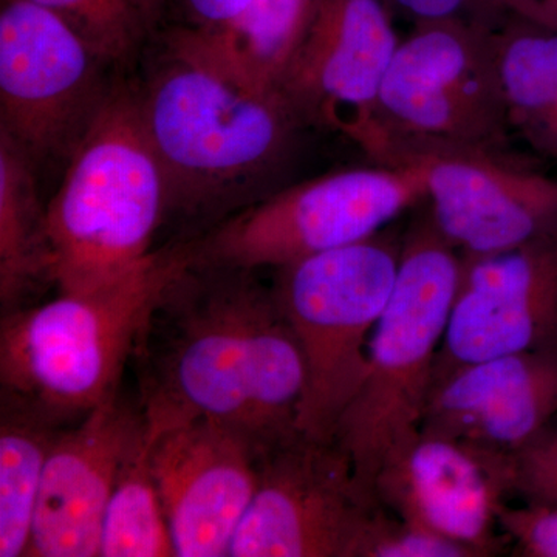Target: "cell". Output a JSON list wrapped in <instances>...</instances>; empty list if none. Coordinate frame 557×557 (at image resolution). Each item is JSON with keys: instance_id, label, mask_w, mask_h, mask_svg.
<instances>
[{"instance_id": "1", "label": "cell", "mask_w": 557, "mask_h": 557, "mask_svg": "<svg viewBox=\"0 0 557 557\" xmlns=\"http://www.w3.org/2000/svg\"><path fill=\"white\" fill-rule=\"evenodd\" d=\"M135 358L150 431L211 420L262 449L299 432L302 348L273 288L255 271L193 260L161 298Z\"/></svg>"}, {"instance_id": "2", "label": "cell", "mask_w": 557, "mask_h": 557, "mask_svg": "<svg viewBox=\"0 0 557 557\" xmlns=\"http://www.w3.org/2000/svg\"><path fill=\"white\" fill-rule=\"evenodd\" d=\"M168 47L138 94L168 211L214 214L270 196L306 121L281 90L252 89L182 44Z\"/></svg>"}, {"instance_id": "3", "label": "cell", "mask_w": 557, "mask_h": 557, "mask_svg": "<svg viewBox=\"0 0 557 557\" xmlns=\"http://www.w3.org/2000/svg\"><path fill=\"white\" fill-rule=\"evenodd\" d=\"M190 263L189 244L160 249L106 287L2 314V391L61 423L116 397L153 311Z\"/></svg>"}, {"instance_id": "4", "label": "cell", "mask_w": 557, "mask_h": 557, "mask_svg": "<svg viewBox=\"0 0 557 557\" xmlns=\"http://www.w3.org/2000/svg\"><path fill=\"white\" fill-rule=\"evenodd\" d=\"M166 212V183L138 94L110 89L46 209L51 281L78 295L126 276L149 258Z\"/></svg>"}, {"instance_id": "5", "label": "cell", "mask_w": 557, "mask_h": 557, "mask_svg": "<svg viewBox=\"0 0 557 557\" xmlns=\"http://www.w3.org/2000/svg\"><path fill=\"white\" fill-rule=\"evenodd\" d=\"M463 270V256L429 209L403 234L397 281L373 330L368 370L333 442L373 493L384 458L423 424L435 362Z\"/></svg>"}, {"instance_id": "6", "label": "cell", "mask_w": 557, "mask_h": 557, "mask_svg": "<svg viewBox=\"0 0 557 557\" xmlns=\"http://www.w3.org/2000/svg\"><path fill=\"white\" fill-rule=\"evenodd\" d=\"M497 27L474 20L417 22L399 40L376 102L366 152L386 164L399 150H511Z\"/></svg>"}, {"instance_id": "7", "label": "cell", "mask_w": 557, "mask_h": 557, "mask_svg": "<svg viewBox=\"0 0 557 557\" xmlns=\"http://www.w3.org/2000/svg\"><path fill=\"white\" fill-rule=\"evenodd\" d=\"M401 248L403 236L386 228L276 270L271 288L306 361L300 434L333 442L364 380L370 339L397 281Z\"/></svg>"}, {"instance_id": "8", "label": "cell", "mask_w": 557, "mask_h": 557, "mask_svg": "<svg viewBox=\"0 0 557 557\" xmlns=\"http://www.w3.org/2000/svg\"><path fill=\"white\" fill-rule=\"evenodd\" d=\"M426 200L417 166L351 168L282 186L190 242L197 265L278 270L386 230Z\"/></svg>"}, {"instance_id": "9", "label": "cell", "mask_w": 557, "mask_h": 557, "mask_svg": "<svg viewBox=\"0 0 557 557\" xmlns=\"http://www.w3.org/2000/svg\"><path fill=\"white\" fill-rule=\"evenodd\" d=\"M335 442L293 435L262 450L231 557H355L380 508Z\"/></svg>"}, {"instance_id": "10", "label": "cell", "mask_w": 557, "mask_h": 557, "mask_svg": "<svg viewBox=\"0 0 557 557\" xmlns=\"http://www.w3.org/2000/svg\"><path fill=\"white\" fill-rule=\"evenodd\" d=\"M101 60L61 17L32 0L0 11L2 135L33 161L72 156L110 89Z\"/></svg>"}, {"instance_id": "11", "label": "cell", "mask_w": 557, "mask_h": 557, "mask_svg": "<svg viewBox=\"0 0 557 557\" xmlns=\"http://www.w3.org/2000/svg\"><path fill=\"white\" fill-rule=\"evenodd\" d=\"M386 166H417L429 214L463 258L530 244L557 230V178L512 150L416 148Z\"/></svg>"}, {"instance_id": "12", "label": "cell", "mask_w": 557, "mask_h": 557, "mask_svg": "<svg viewBox=\"0 0 557 557\" xmlns=\"http://www.w3.org/2000/svg\"><path fill=\"white\" fill-rule=\"evenodd\" d=\"M399 40L384 0H319L278 90L307 124L338 131L366 153Z\"/></svg>"}, {"instance_id": "13", "label": "cell", "mask_w": 557, "mask_h": 557, "mask_svg": "<svg viewBox=\"0 0 557 557\" xmlns=\"http://www.w3.org/2000/svg\"><path fill=\"white\" fill-rule=\"evenodd\" d=\"M373 494L399 518L493 556L498 512L515 494L511 456L420 428L384 458Z\"/></svg>"}, {"instance_id": "14", "label": "cell", "mask_w": 557, "mask_h": 557, "mask_svg": "<svg viewBox=\"0 0 557 557\" xmlns=\"http://www.w3.org/2000/svg\"><path fill=\"white\" fill-rule=\"evenodd\" d=\"M557 348V230L509 251L463 258L432 387L485 359Z\"/></svg>"}, {"instance_id": "15", "label": "cell", "mask_w": 557, "mask_h": 557, "mask_svg": "<svg viewBox=\"0 0 557 557\" xmlns=\"http://www.w3.org/2000/svg\"><path fill=\"white\" fill-rule=\"evenodd\" d=\"M148 434L175 556H230L258 486L262 446L211 420L148 428Z\"/></svg>"}, {"instance_id": "16", "label": "cell", "mask_w": 557, "mask_h": 557, "mask_svg": "<svg viewBox=\"0 0 557 557\" xmlns=\"http://www.w3.org/2000/svg\"><path fill=\"white\" fill-rule=\"evenodd\" d=\"M141 408L119 395L61 429L33 522V557L100 556L101 528L123 461L145 432Z\"/></svg>"}, {"instance_id": "17", "label": "cell", "mask_w": 557, "mask_h": 557, "mask_svg": "<svg viewBox=\"0 0 557 557\" xmlns=\"http://www.w3.org/2000/svg\"><path fill=\"white\" fill-rule=\"evenodd\" d=\"M557 413V348L454 370L432 387L421 428L512 456Z\"/></svg>"}, {"instance_id": "18", "label": "cell", "mask_w": 557, "mask_h": 557, "mask_svg": "<svg viewBox=\"0 0 557 557\" xmlns=\"http://www.w3.org/2000/svg\"><path fill=\"white\" fill-rule=\"evenodd\" d=\"M319 0H255L215 33L175 28L170 39L207 58L252 89L278 90L289 62L309 30Z\"/></svg>"}, {"instance_id": "19", "label": "cell", "mask_w": 557, "mask_h": 557, "mask_svg": "<svg viewBox=\"0 0 557 557\" xmlns=\"http://www.w3.org/2000/svg\"><path fill=\"white\" fill-rule=\"evenodd\" d=\"M497 49L512 135L557 159V32L507 16L497 27Z\"/></svg>"}, {"instance_id": "20", "label": "cell", "mask_w": 557, "mask_h": 557, "mask_svg": "<svg viewBox=\"0 0 557 557\" xmlns=\"http://www.w3.org/2000/svg\"><path fill=\"white\" fill-rule=\"evenodd\" d=\"M61 421L2 391L0 557L27 556L44 471Z\"/></svg>"}, {"instance_id": "21", "label": "cell", "mask_w": 557, "mask_h": 557, "mask_svg": "<svg viewBox=\"0 0 557 557\" xmlns=\"http://www.w3.org/2000/svg\"><path fill=\"white\" fill-rule=\"evenodd\" d=\"M33 161L0 134V300L3 313L21 309V300L40 277H49L46 209L40 208Z\"/></svg>"}, {"instance_id": "22", "label": "cell", "mask_w": 557, "mask_h": 557, "mask_svg": "<svg viewBox=\"0 0 557 557\" xmlns=\"http://www.w3.org/2000/svg\"><path fill=\"white\" fill-rule=\"evenodd\" d=\"M100 556H175L166 512L150 465L146 426L123 461L113 486L102 520Z\"/></svg>"}, {"instance_id": "23", "label": "cell", "mask_w": 557, "mask_h": 557, "mask_svg": "<svg viewBox=\"0 0 557 557\" xmlns=\"http://www.w3.org/2000/svg\"><path fill=\"white\" fill-rule=\"evenodd\" d=\"M61 17L104 62L129 61L153 35L166 0H32Z\"/></svg>"}, {"instance_id": "24", "label": "cell", "mask_w": 557, "mask_h": 557, "mask_svg": "<svg viewBox=\"0 0 557 557\" xmlns=\"http://www.w3.org/2000/svg\"><path fill=\"white\" fill-rule=\"evenodd\" d=\"M355 557H479L471 548L416 525L383 505L359 539Z\"/></svg>"}, {"instance_id": "25", "label": "cell", "mask_w": 557, "mask_h": 557, "mask_svg": "<svg viewBox=\"0 0 557 557\" xmlns=\"http://www.w3.org/2000/svg\"><path fill=\"white\" fill-rule=\"evenodd\" d=\"M512 493L525 504L557 505V413L511 456Z\"/></svg>"}, {"instance_id": "26", "label": "cell", "mask_w": 557, "mask_h": 557, "mask_svg": "<svg viewBox=\"0 0 557 557\" xmlns=\"http://www.w3.org/2000/svg\"><path fill=\"white\" fill-rule=\"evenodd\" d=\"M500 530L528 557H557V505L525 504L498 512Z\"/></svg>"}, {"instance_id": "27", "label": "cell", "mask_w": 557, "mask_h": 557, "mask_svg": "<svg viewBox=\"0 0 557 557\" xmlns=\"http://www.w3.org/2000/svg\"><path fill=\"white\" fill-rule=\"evenodd\" d=\"M388 9L417 22L474 20L498 25L505 17L487 7L486 0H384Z\"/></svg>"}, {"instance_id": "28", "label": "cell", "mask_w": 557, "mask_h": 557, "mask_svg": "<svg viewBox=\"0 0 557 557\" xmlns=\"http://www.w3.org/2000/svg\"><path fill=\"white\" fill-rule=\"evenodd\" d=\"M255 0H168L175 3L185 24L178 28L193 33H215L228 27Z\"/></svg>"}, {"instance_id": "29", "label": "cell", "mask_w": 557, "mask_h": 557, "mask_svg": "<svg viewBox=\"0 0 557 557\" xmlns=\"http://www.w3.org/2000/svg\"><path fill=\"white\" fill-rule=\"evenodd\" d=\"M486 3L500 17H518L557 32V0H486Z\"/></svg>"}, {"instance_id": "30", "label": "cell", "mask_w": 557, "mask_h": 557, "mask_svg": "<svg viewBox=\"0 0 557 557\" xmlns=\"http://www.w3.org/2000/svg\"><path fill=\"white\" fill-rule=\"evenodd\" d=\"M166 2H168V0H166Z\"/></svg>"}]
</instances>
